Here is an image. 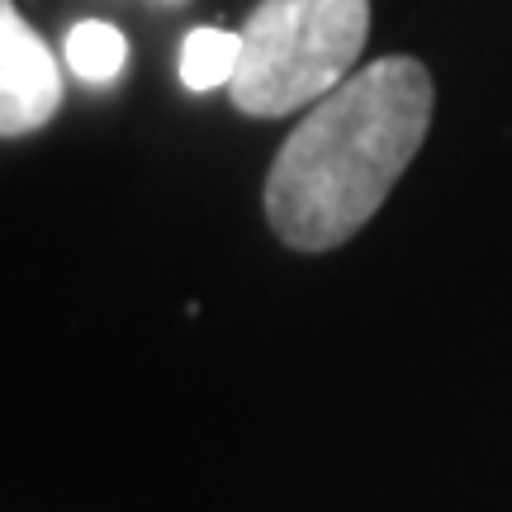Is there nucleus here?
Wrapping results in <instances>:
<instances>
[{"label": "nucleus", "mask_w": 512, "mask_h": 512, "mask_svg": "<svg viewBox=\"0 0 512 512\" xmlns=\"http://www.w3.org/2000/svg\"><path fill=\"white\" fill-rule=\"evenodd\" d=\"M62 105V76L48 43L19 19V10L0 5V133L19 138L34 133Z\"/></svg>", "instance_id": "nucleus-3"}, {"label": "nucleus", "mask_w": 512, "mask_h": 512, "mask_svg": "<svg viewBox=\"0 0 512 512\" xmlns=\"http://www.w3.org/2000/svg\"><path fill=\"white\" fill-rule=\"evenodd\" d=\"M242 67V34L228 29H190L181 48V81L190 91H214L233 86Z\"/></svg>", "instance_id": "nucleus-4"}, {"label": "nucleus", "mask_w": 512, "mask_h": 512, "mask_svg": "<svg viewBox=\"0 0 512 512\" xmlns=\"http://www.w3.org/2000/svg\"><path fill=\"white\" fill-rule=\"evenodd\" d=\"M128 62V43L124 34L105 24V19H81L72 34H67V67H72L81 81H114Z\"/></svg>", "instance_id": "nucleus-5"}, {"label": "nucleus", "mask_w": 512, "mask_h": 512, "mask_svg": "<svg viewBox=\"0 0 512 512\" xmlns=\"http://www.w3.org/2000/svg\"><path fill=\"white\" fill-rule=\"evenodd\" d=\"M432 124V76L413 57H384L342 81L290 133L266 181V219L299 252L347 242L384 204Z\"/></svg>", "instance_id": "nucleus-1"}, {"label": "nucleus", "mask_w": 512, "mask_h": 512, "mask_svg": "<svg viewBox=\"0 0 512 512\" xmlns=\"http://www.w3.org/2000/svg\"><path fill=\"white\" fill-rule=\"evenodd\" d=\"M370 0H261L242 29L233 105L256 119L332 95L366 48Z\"/></svg>", "instance_id": "nucleus-2"}]
</instances>
